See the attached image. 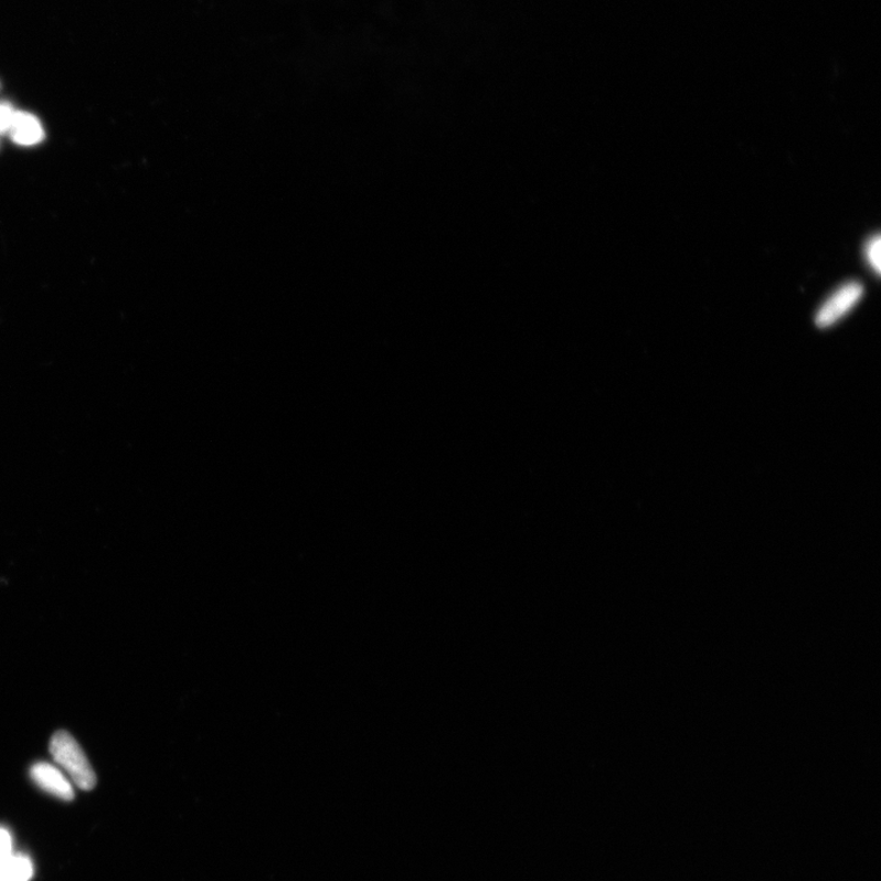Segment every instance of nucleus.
Here are the masks:
<instances>
[{
	"instance_id": "f257e3e1",
	"label": "nucleus",
	"mask_w": 881,
	"mask_h": 881,
	"mask_svg": "<svg viewBox=\"0 0 881 881\" xmlns=\"http://www.w3.org/2000/svg\"><path fill=\"white\" fill-rule=\"evenodd\" d=\"M50 750L54 762L63 767L77 787L89 790L96 786L95 772L71 733L55 732Z\"/></svg>"
},
{
	"instance_id": "f03ea898",
	"label": "nucleus",
	"mask_w": 881,
	"mask_h": 881,
	"mask_svg": "<svg viewBox=\"0 0 881 881\" xmlns=\"http://www.w3.org/2000/svg\"><path fill=\"white\" fill-rule=\"evenodd\" d=\"M864 288L857 282H850L838 290L821 305L817 316L816 323L819 327H828L838 322L842 316L850 312L863 297Z\"/></svg>"
},
{
	"instance_id": "7ed1b4c3",
	"label": "nucleus",
	"mask_w": 881,
	"mask_h": 881,
	"mask_svg": "<svg viewBox=\"0 0 881 881\" xmlns=\"http://www.w3.org/2000/svg\"><path fill=\"white\" fill-rule=\"evenodd\" d=\"M30 775L33 783L47 794L63 800L74 798L73 786L59 767L49 763H36L31 767Z\"/></svg>"
},
{
	"instance_id": "20e7f679",
	"label": "nucleus",
	"mask_w": 881,
	"mask_h": 881,
	"mask_svg": "<svg viewBox=\"0 0 881 881\" xmlns=\"http://www.w3.org/2000/svg\"><path fill=\"white\" fill-rule=\"evenodd\" d=\"M9 131L11 138L22 146L38 145L44 138L41 121L28 112H15Z\"/></svg>"
},
{
	"instance_id": "39448f33",
	"label": "nucleus",
	"mask_w": 881,
	"mask_h": 881,
	"mask_svg": "<svg viewBox=\"0 0 881 881\" xmlns=\"http://www.w3.org/2000/svg\"><path fill=\"white\" fill-rule=\"evenodd\" d=\"M33 867L26 856L11 853L0 861V881H30Z\"/></svg>"
},
{
	"instance_id": "423d86ee",
	"label": "nucleus",
	"mask_w": 881,
	"mask_h": 881,
	"mask_svg": "<svg viewBox=\"0 0 881 881\" xmlns=\"http://www.w3.org/2000/svg\"><path fill=\"white\" fill-rule=\"evenodd\" d=\"M880 248H881L880 235H875L873 236V238L869 240L864 248L867 262L875 270L877 275H880L881 270Z\"/></svg>"
},
{
	"instance_id": "0eeeda50",
	"label": "nucleus",
	"mask_w": 881,
	"mask_h": 881,
	"mask_svg": "<svg viewBox=\"0 0 881 881\" xmlns=\"http://www.w3.org/2000/svg\"><path fill=\"white\" fill-rule=\"evenodd\" d=\"M15 115V110L11 105L0 104V134L7 132L10 130L11 121H13Z\"/></svg>"
},
{
	"instance_id": "6e6552de",
	"label": "nucleus",
	"mask_w": 881,
	"mask_h": 881,
	"mask_svg": "<svg viewBox=\"0 0 881 881\" xmlns=\"http://www.w3.org/2000/svg\"><path fill=\"white\" fill-rule=\"evenodd\" d=\"M11 849H13V840H11L10 832L0 828V861L11 855Z\"/></svg>"
}]
</instances>
